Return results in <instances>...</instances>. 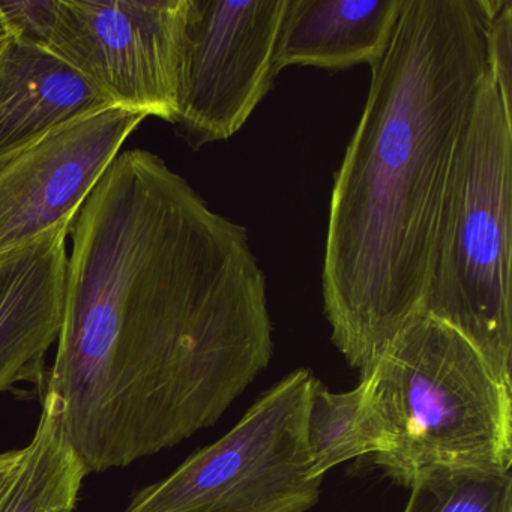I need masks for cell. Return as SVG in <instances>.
Returning <instances> with one entry per match:
<instances>
[{
  "instance_id": "obj_1",
  "label": "cell",
  "mask_w": 512,
  "mask_h": 512,
  "mask_svg": "<svg viewBox=\"0 0 512 512\" xmlns=\"http://www.w3.org/2000/svg\"><path fill=\"white\" fill-rule=\"evenodd\" d=\"M44 397L91 472L220 421L274 355L248 230L145 149L122 151L74 220Z\"/></svg>"
},
{
  "instance_id": "obj_2",
  "label": "cell",
  "mask_w": 512,
  "mask_h": 512,
  "mask_svg": "<svg viewBox=\"0 0 512 512\" xmlns=\"http://www.w3.org/2000/svg\"><path fill=\"white\" fill-rule=\"evenodd\" d=\"M494 0H403L335 173L323 259L332 343L365 376L421 308L455 161L490 71Z\"/></svg>"
},
{
  "instance_id": "obj_3",
  "label": "cell",
  "mask_w": 512,
  "mask_h": 512,
  "mask_svg": "<svg viewBox=\"0 0 512 512\" xmlns=\"http://www.w3.org/2000/svg\"><path fill=\"white\" fill-rule=\"evenodd\" d=\"M379 451L401 487L443 469L508 472L512 385L451 326L416 313L361 377Z\"/></svg>"
},
{
  "instance_id": "obj_4",
  "label": "cell",
  "mask_w": 512,
  "mask_h": 512,
  "mask_svg": "<svg viewBox=\"0 0 512 512\" xmlns=\"http://www.w3.org/2000/svg\"><path fill=\"white\" fill-rule=\"evenodd\" d=\"M511 208L512 97L490 65L455 161L419 313L463 335L509 385Z\"/></svg>"
},
{
  "instance_id": "obj_5",
  "label": "cell",
  "mask_w": 512,
  "mask_h": 512,
  "mask_svg": "<svg viewBox=\"0 0 512 512\" xmlns=\"http://www.w3.org/2000/svg\"><path fill=\"white\" fill-rule=\"evenodd\" d=\"M316 376L299 368L260 395L223 437L140 490L127 512H308L322 493L307 416Z\"/></svg>"
},
{
  "instance_id": "obj_6",
  "label": "cell",
  "mask_w": 512,
  "mask_h": 512,
  "mask_svg": "<svg viewBox=\"0 0 512 512\" xmlns=\"http://www.w3.org/2000/svg\"><path fill=\"white\" fill-rule=\"evenodd\" d=\"M190 0H49L38 44L76 68L113 107L172 124Z\"/></svg>"
},
{
  "instance_id": "obj_7",
  "label": "cell",
  "mask_w": 512,
  "mask_h": 512,
  "mask_svg": "<svg viewBox=\"0 0 512 512\" xmlns=\"http://www.w3.org/2000/svg\"><path fill=\"white\" fill-rule=\"evenodd\" d=\"M287 0H190L178 112L191 149L235 136L274 88Z\"/></svg>"
},
{
  "instance_id": "obj_8",
  "label": "cell",
  "mask_w": 512,
  "mask_h": 512,
  "mask_svg": "<svg viewBox=\"0 0 512 512\" xmlns=\"http://www.w3.org/2000/svg\"><path fill=\"white\" fill-rule=\"evenodd\" d=\"M148 116L109 107L0 163V257L70 226Z\"/></svg>"
},
{
  "instance_id": "obj_9",
  "label": "cell",
  "mask_w": 512,
  "mask_h": 512,
  "mask_svg": "<svg viewBox=\"0 0 512 512\" xmlns=\"http://www.w3.org/2000/svg\"><path fill=\"white\" fill-rule=\"evenodd\" d=\"M71 227L0 257V392L43 377L64 319Z\"/></svg>"
},
{
  "instance_id": "obj_10",
  "label": "cell",
  "mask_w": 512,
  "mask_h": 512,
  "mask_svg": "<svg viewBox=\"0 0 512 512\" xmlns=\"http://www.w3.org/2000/svg\"><path fill=\"white\" fill-rule=\"evenodd\" d=\"M109 107L100 89L41 44L11 35L0 47V163Z\"/></svg>"
},
{
  "instance_id": "obj_11",
  "label": "cell",
  "mask_w": 512,
  "mask_h": 512,
  "mask_svg": "<svg viewBox=\"0 0 512 512\" xmlns=\"http://www.w3.org/2000/svg\"><path fill=\"white\" fill-rule=\"evenodd\" d=\"M403 0H287L275 71H343L373 65L385 52Z\"/></svg>"
},
{
  "instance_id": "obj_12",
  "label": "cell",
  "mask_w": 512,
  "mask_h": 512,
  "mask_svg": "<svg viewBox=\"0 0 512 512\" xmlns=\"http://www.w3.org/2000/svg\"><path fill=\"white\" fill-rule=\"evenodd\" d=\"M88 475L65 436L55 404L44 397L34 437L0 494V512H74Z\"/></svg>"
},
{
  "instance_id": "obj_13",
  "label": "cell",
  "mask_w": 512,
  "mask_h": 512,
  "mask_svg": "<svg viewBox=\"0 0 512 512\" xmlns=\"http://www.w3.org/2000/svg\"><path fill=\"white\" fill-rule=\"evenodd\" d=\"M307 443L313 473L322 479L340 464L377 454L379 440L364 380L343 392H332L316 380L308 407Z\"/></svg>"
},
{
  "instance_id": "obj_14",
  "label": "cell",
  "mask_w": 512,
  "mask_h": 512,
  "mask_svg": "<svg viewBox=\"0 0 512 512\" xmlns=\"http://www.w3.org/2000/svg\"><path fill=\"white\" fill-rule=\"evenodd\" d=\"M409 490L403 512H512L511 470H434Z\"/></svg>"
},
{
  "instance_id": "obj_15",
  "label": "cell",
  "mask_w": 512,
  "mask_h": 512,
  "mask_svg": "<svg viewBox=\"0 0 512 512\" xmlns=\"http://www.w3.org/2000/svg\"><path fill=\"white\" fill-rule=\"evenodd\" d=\"M23 449L0 452V494L7 488L8 482L13 478L14 472L22 460Z\"/></svg>"
},
{
  "instance_id": "obj_16",
  "label": "cell",
  "mask_w": 512,
  "mask_h": 512,
  "mask_svg": "<svg viewBox=\"0 0 512 512\" xmlns=\"http://www.w3.org/2000/svg\"><path fill=\"white\" fill-rule=\"evenodd\" d=\"M10 37V28H8V23L7 20H5L4 13L0 10V47L4 46Z\"/></svg>"
}]
</instances>
